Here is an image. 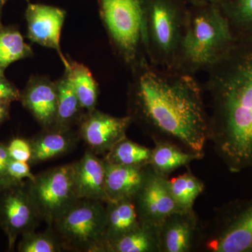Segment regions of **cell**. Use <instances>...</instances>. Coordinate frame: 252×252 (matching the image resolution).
<instances>
[{
  "instance_id": "11",
  "label": "cell",
  "mask_w": 252,
  "mask_h": 252,
  "mask_svg": "<svg viewBox=\"0 0 252 252\" xmlns=\"http://www.w3.org/2000/svg\"><path fill=\"white\" fill-rule=\"evenodd\" d=\"M132 119L117 117L94 109L83 119L80 135L94 154H106L117 142L126 137Z\"/></svg>"
},
{
  "instance_id": "27",
  "label": "cell",
  "mask_w": 252,
  "mask_h": 252,
  "mask_svg": "<svg viewBox=\"0 0 252 252\" xmlns=\"http://www.w3.org/2000/svg\"><path fill=\"white\" fill-rule=\"evenodd\" d=\"M63 250L59 239L49 228L46 232L34 230L24 233L18 245L20 252H59Z\"/></svg>"
},
{
  "instance_id": "25",
  "label": "cell",
  "mask_w": 252,
  "mask_h": 252,
  "mask_svg": "<svg viewBox=\"0 0 252 252\" xmlns=\"http://www.w3.org/2000/svg\"><path fill=\"white\" fill-rule=\"evenodd\" d=\"M151 155L152 149L132 142L125 137L105 154L104 160L125 166L145 167L149 164Z\"/></svg>"
},
{
  "instance_id": "17",
  "label": "cell",
  "mask_w": 252,
  "mask_h": 252,
  "mask_svg": "<svg viewBox=\"0 0 252 252\" xmlns=\"http://www.w3.org/2000/svg\"><path fill=\"white\" fill-rule=\"evenodd\" d=\"M30 141L32 157L29 164L39 163L67 153L75 144L69 129L51 127Z\"/></svg>"
},
{
  "instance_id": "32",
  "label": "cell",
  "mask_w": 252,
  "mask_h": 252,
  "mask_svg": "<svg viewBox=\"0 0 252 252\" xmlns=\"http://www.w3.org/2000/svg\"><path fill=\"white\" fill-rule=\"evenodd\" d=\"M10 104L9 102L0 101V124L9 118Z\"/></svg>"
},
{
  "instance_id": "10",
  "label": "cell",
  "mask_w": 252,
  "mask_h": 252,
  "mask_svg": "<svg viewBox=\"0 0 252 252\" xmlns=\"http://www.w3.org/2000/svg\"><path fill=\"white\" fill-rule=\"evenodd\" d=\"M168 178L146 167L143 183L134 197L136 210L142 223L158 227L172 214L182 212L172 198Z\"/></svg>"
},
{
  "instance_id": "33",
  "label": "cell",
  "mask_w": 252,
  "mask_h": 252,
  "mask_svg": "<svg viewBox=\"0 0 252 252\" xmlns=\"http://www.w3.org/2000/svg\"><path fill=\"white\" fill-rule=\"evenodd\" d=\"M18 182H21L15 181L9 177V176H0V192L9 188L11 186L16 185Z\"/></svg>"
},
{
  "instance_id": "28",
  "label": "cell",
  "mask_w": 252,
  "mask_h": 252,
  "mask_svg": "<svg viewBox=\"0 0 252 252\" xmlns=\"http://www.w3.org/2000/svg\"><path fill=\"white\" fill-rule=\"evenodd\" d=\"M9 157L14 160L29 162L32 157L30 142L22 138H14L7 146Z\"/></svg>"
},
{
  "instance_id": "31",
  "label": "cell",
  "mask_w": 252,
  "mask_h": 252,
  "mask_svg": "<svg viewBox=\"0 0 252 252\" xmlns=\"http://www.w3.org/2000/svg\"><path fill=\"white\" fill-rule=\"evenodd\" d=\"M11 160L7 146L0 142V176H8L6 175L7 165Z\"/></svg>"
},
{
  "instance_id": "7",
  "label": "cell",
  "mask_w": 252,
  "mask_h": 252,
  "mask_svg": "<svg viewBox=\"0 0 252 252\" xmlns=\"http://www.w3.org/2000/svg\"><path fill=\"white\" fill-rule=\"evenodd\" d=\"M198 251L252 252V198L236 199L219 207L203 224Z\"/></svg>"
},
{
  "instance_id": "24",
  "label": "cell",
  "mask_w": 252,
  "mask_h": 252,
  "mask_svg": "<svg viewBox=\"0 0 252 252\" xmlns=\"http://www.w3.org/2000/svg\"><path fill=\"white\" fill-rule=\"evenodd\" d=\"M167 181L170 193L179 210L182 212L193 210L195 202L205 189L203 181L189 168L182 175Z\"/></svg>"
},
{
  "instance_id": "29",
  "label": "cell",
  "mask_w": 252,
  "mask_h": 252,
  "mask_svg": "<svg viewBox=\"0 0 252 252\" xmlns=\"http://www.w3.org/2000/svg\"><path fill=\"white\" fill-rule=\"evenodd\" d=\"M6 175L17 182H22L24 179L33 181L35 179L36 176L32 173L29 162L20 161L11 158L7 165Z\"/></svg>"
},
{
  "instance_id": "26",
  "label": "cell",
  "mask_w": 252,
  "mask_h": 252,
  "mask_svg": "<svg viewBox=\"0 0 252 252\" xmlns=\"http://www.w3.org/2000/svg\"><path fill=\"white\" fill-rule=\"evenodd\" d=\"M32 56V50L21 33L0 25V67L5 69L11 63Z\"/></svg>"
},
{
  "instance_id": "37",
  "label": "cell",
  "mask_w": 252,
  "mask_h": 252,
  "mask_svg": "<svg viewBox=\"0 0 252 252\" xmlns=\"http://www.w3.org/2000/svg\"><path fill=\"white\" fill-rule=\"evenodd\" d=\"M7 1V0H4V2H5V1Z\"/></svg>"
},
{
  "instance_id": "14",
  "label": "cell",
  "mask_w": 252,
  "mask_h": 252,
  "mask_svg": "<svg viewBox=\"0 0 252 252\" xmlns=\"http://www.w3.org/2000/svg\"><path fill=\"white\" fill-rule=\"evenodd\" d=\"M21 100L44 129L54 127L58 106L56 83L45 77H32L21 94Z\"/></svg>"
},
{
  "instance_id": "19",
  "label": "cell",
  "mask_w": 252,
  "mask_h": 252,
  "mask_svg": "<svg viewBox=\"0 0 252 252\" xmlns=\"http://www.w3.org/2000/svg\"><path fill=\"white\" fill-rule=\"evenodd\" d=\"M205 154L193 153L165 142H154L149 165L159 175L168 178L177 169L201 160Z\"/></svg>"
},
{
  "instance_id": "2",
  "label": "cell",
  "mask_w": 252,
  "mask_h": 252,
  "mask_svg": "<svg viewBox=\"0 0 252 252\" xmlns=\"http://www.w3.org/2000/svg\"><path fill=\"white\" fill-rule=\"evenodd\" d=\"M207 73L208 141L231 173L252 167V41H235Z\"/></svg>"
},
{
  "instance_id": "22",
  "label": "cell",
  "mask_w": 252,
  "mask_h": 252,
  "mask_svg": "<svg viewBox=\"0 0 252 252\" xmlns=\"http://www.w3.org/2000/svg\"><path fill=\"white\" fill-rule=\"evenodd\" d=\"M57 89V116L54 127L69 129V126L75 122L83 108L77 94L74 91L67 72L61 79L56 81Z\"/></svg>"
},
{
  "instance_id": "12",
  "label": "cell",
  "mask_w": 252,
  "mask_h": 252,
  "mask_svg": "<svg viewBox=\"0 0 252 252\" xmlns=\"http://www.w3.org/2000/svg\"><path fill=\"white\" fill-rule=\"evenodd\" d=\"M203 230V223L194 210L172 214L159 228L160 252L198 251Z\"/></svg>"
},
{
  "instance_id": "15",
  "label": "cell",
  "mask_w": 252,
  "mask_h": 252,
  "mask_svg": "<svg viewBox=\"0 0 252 252\" xmlns=\"http://www.w3.org/2000/svg\"><path fill=\"white\" fill-rule=\"evenodd\" d=\"M72 165L78 198L107 203L104 160L89 150Z\"/></svg>"
},
{
  "instance_id": "30",
  "label": "cell",
  "mask_w": 252,
  "mask_h": 252,
  "mask_svg": "<svg viewBox=\"0 0 252 252\" xmlns=\"http://www.w3.org/2000/svg\"><path fill=\"white\" fill-rule=\"evenodd\" d=\"M21 94L17 88L9 82L4 75L0 76V101L11 103L21 100Z\"/></svg>"
},
{
  "instance_id": "20",
  "label": "cell",
  "mask_w": 252,
  "mask_h": 252,
  "mask_svg": "<svg viewBox=\"0 0 252 252\" xmlns=\"http://www.w3.org/2000/svg\"><path fill=\"white\" fill-rule=\"evenodd\" d=\"M105 252H160L158 227L142 223L107 245Z\"/></svg>"
},
{
  "instance_id": "36",
  "label": "cell",
  "mask_w": 252,
  "mask_h": 252,
  "mask_svg": "<svg viewBox=\"0 0 252 252\" xmlns=\"http://www.w3.org/2000/svg\"><path fill=\"white\" fill-rule=\"evenodd\" d=\"M4 75V69L0 67V76Z\"/></svg>"
},
{
  "instance_id": "35",
  "label": "cell",
  "mask_w": 252,
  "mask_h": 252,
  "mask_svg": "<svg viewBox=\"0 0 252 252\" xmlns=\"http://www.w3.org/2000/svg\"><path fill=\"white\" fill-rule=\"evenodd\" d=\"M4 4V0H0V25L1 23V11H2L3 5Z\"/></svg>"
},
{
  "instance_id": "6",
  "label": "cell",
  "mask_w": 252,
  "mask_h": 252,
  "mask_svg": "<svg viewBox=\"0 0 252 252\" xmlns=\"http://www.w3.org/2000/svg\"><path fill=\"white\" fill-rule=\"evenodd\" d=\"M105 203L79 198L49 228L64 250L105 252Z\"/></svg>"
},
{
  "instance_id": "21",
  "label": "cell",
  "mask_w": 252,
  "mask_h": 252,
  "mask_svg": "<svg viewBox=\"0 0 252 252\" xmlns=\"http://www.w3.org/2000/svg\"><path fill=\"white\" fill-rule=\"evenodd\" d=\"M235 40L252 41V0H217Z\"/></svg>"
},
{
  "instance_id": "1",
  "label": "cell",
  "mask_w": 252,
  "mask_h": 252,
  "mask_svg": "<svg viewBox=\"0 0 252 252\" xmlns=\"http://www.w3.org/2000/svg\"><path fill=\"white\" fill-rule=\"evenodd\" d=\"M129 114L154 142H165L205 154L209 114L203 90L191 74L167 70L149 62L132 70Z\"/></svg>"
},
{
  "instance_id": "5",
  "label": "cell",
  "mask_w": 252,
  "mask_h": 252,
  "mask_svg": "<svg viewBox=\"0 0 252 252\" xmlns=\"http://www.w3.org/2000/svg\"><path fill=\"white\" fill-rule=\"evenodd\" d=\"M101 17L118 54L132 70L146 62L144 0H99Z\"/></svg>"
},
{
  "instance_id": "8",
  "label": "cell",
  "mask_w": 252,
  "mask_h": 252,
  "mask_svg": "<svg viewBox=\"0 0 252 252\" xmlns=\"http://www.w3.org/2000/svg\"><path fill=\"white\" fill-rule=\"evenodd\" d=\"M28 192L41 220L49 226L78 198L72 164L50 169L28 184Z\"/></svg>"
},
{
  "instance_id": "3",
  "label": "cell",
  "mask_w": 252,
  "mask_h": 252,
  "mask_svg": "<svg viewBox=\"0 0 252 252\" xmlns=\"http://www.w3.org/2000/svg\"><path fill=\"white\" fill-rule=\"evenodd\" d=\"M235 41L217 2L189 4L177 72L191 75L206 72L224 57Z\"/></svg>"
},
{
  "instance_id": "13",
  "label": "cell",
  "mask_w": 252,
  "mask_h": 252,
  "mask_svg": "<svg viewBox=\"0 0 252 252\" xmlns=\"http://www.w3.org/2000/svg\"><path fill=\"white\" fill-rule=\"evenodd\" d=\"M65 11L55 6L40 4H29L26 9L28 38L39 45L56 50L64 67L69 61L61 49V34L65 18Z\"/></svg>"
},
{
  "instance_id": "34",
  "label": "cell",
  "mask_w": 252,
  "mask_h": 252,
  "mask_svg": "<svg viewBox=\"0 0 252 252\" xmlns=\"http://www.w3.org/2000/svg\"><path fill=\"white\" fill-rule=\"evenodd\" d=\"M186 2L190 4H196V3L203 2H217V0H184Z\"/></svg>"
},
{
  "instance_id": "9",
  "label": "cell",
  "mask_w": 252,
  "mask_h": 252,
  "mask_svg": "<svg viewBox=\"0 0 252 252\" xmlns=\"http://www.w3.org/2000/svg\"><path fill=\"white\" fill-rule=\"evenodd\" d=\"M41 220L28 192V184L18 182L0 192V226L12 250L18 237L34 230Z\"/></svg>"
},
{
  "instance_id": "4",
  "label": "cell",
  "mask_w": 252,
  "mask_h": 252,
  "mask_svg": "<svg viewBox=\"0 0 252 252\" xmlns=\"http://www.w3.org/2000/svg\"><path fill=\"white\" fill-rule=\"evenodd\" d=\"M146 54L155 67L177 72L188 16L184 0H144Z\"/></svg>"
},
{
  "instance_id": "23",
  "label": "cell",
  "mask_w": 252,
  "mask_h": 252,
  "mask_svg": "<svg viewBox=\"0 0 252 252\" xmlns=\"http://www.w3.org/2000/svg\"><path fill=\"white\" fill-rule=\"evenodd\" d=\"M65 72L83 108L88 112L94 111L98 97V84L89 68L81 63L69 61Z\"/></svg>"
},
{
  "instance_id": "16",
  "label": "cell",
  "mask_w": 252,
  "mask_h": 252,
  "mask_svg": "<svg viewBox=\"0 0 252 252\" xmlns=\"http://www.w3.org/2000/svg\"><path fill=\"white\" fill-rule=\"evenodd\" d=\"M104 162L107 202L133 199L143 183L147 165L125 166L110 163L104 160Z\"/></svg>"
},
{
  "instance_id": "18",
  "label": "cell",
  "mask_w": 252,
  "mask_h": 252,
  "mask_svg": "<svg viewBox=\"0 0 252 252\" xmlns=\"http://www.w3.org/2000/svg\"><path fill=\"white\" fill-rule=\"evenodd\" d=\"M106 247L141 224L133 199L105 203ZM105 247V249H106Z\"/></svg>"
}]
</instances>
